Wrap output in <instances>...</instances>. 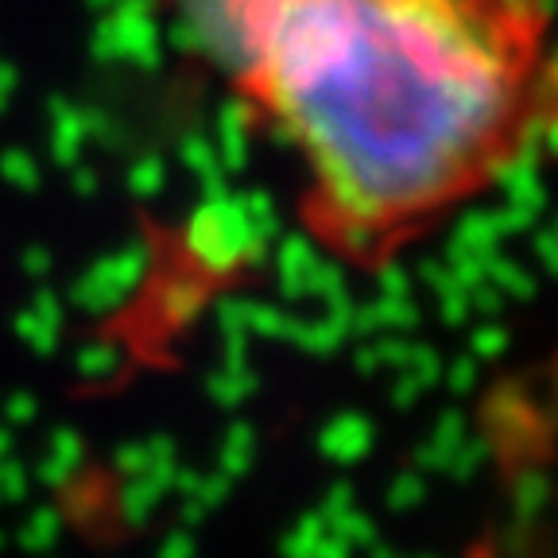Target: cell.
<instances>
[{
  "label": "cell",
  "mask_w": 558,
  "mask_h": 558,
  "mask_svg": "<svg viewBox=\"0 0 558 558\" xmlns=\"http://www.w3.org/2000/svg\"><path fill=\"white\" fill-rule=\"evenodd\" d=\"M288 148L326 256L384 271L558 132L555 0H179Z\"/></svg>",
  "instance_id": "cell-1"
}]
</instances>
